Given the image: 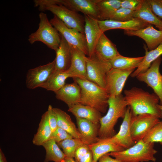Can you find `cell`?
<instances>
[{"mask_svg":"<svg viewBox=\"0 0 162 162\" xmlns=\"http://www.w3.org/2000/svg\"><path fill=\"white\" fill-rule=\"evenodd\" d=\"M124 94V98L133 115L149 114L162 118L158 106L159 99L155 94H150L137 87L125 90Z\"/></svg>","mask_w":162,"mask_h":162,"instance_id":"6da1fadb","label":"cell"},{"mask_svg":"<svg viewBox=\"0 0 162 162\" xmlns=\"http://www.w3.org/2000/svg\"><path fill=\"white\" fill-rule=\"evenodd\" d=\"M109 108L106 114L100 119L98 138L100 139L110 138L116 134L114 127L120 118H124L128 105L122 94L110 96Z\"/></svg>","mask_w":162,"mask_h":162,"instance_id":"7a4b0ae2","label":"cell"},{"mask_svg":"<svg viewBox=\"0 0 162 162\" xmlns=\"http://www.w3.org/2000/svg\"><path fill=\"white\" fill-rule=\"evenodd\" d=\"M73 79L81 88L80 104L95 108L100 112H105L110 97L106 89L87 79L78 78Z\"/></svg>","mask_w":162,"mask_h":162,"instance_id":"3957f363","label":"cell"},{"mask_svg":"<svg viewBox=\"0 0 162 162\" xmlns=\"http://www.w3.org/2000/svg\"><path fill=\"white\" fill-rule=\"evenodd\" d=\"M34 2V6L38 7L39 10L50 11L68 27L85 34L84 16L76 11L55 3L53 0H35Z\"/></svg>","mask_w":162,"mask_h":162,"instance_id":"277c9868","label":"cell"},{"mask_svg":"<svg viewBox=\"0 0 162 162\" xmlns=\"http://www.w3.org/2000/svg\"><path fill=\"white\" fill-rule=\"evenodd\" d=\"M154 143L146 142L142 140L133 146L123 151L109 153V155L122 162H155L154 157L157 151L154 148Z\"/></svg>","mask_w":162,"mask_h":162,"instance_id":"5b68a950","label":"cell"},{"mask_svg":"<svg viewBox=\"0 0 162 162\" xmlns=\"http://www.w3.org/2000/svg\"><path fill=\"white\" fill-rule=\"evenodd\" d=\"M39 16L40 22L38 28L29 36L28 41L31 44L37 41L41 42L56 51L60 43L61 35L49 20L46 14L41 12Z\"/></svg>","mask_w":162,"mask_h":162,"instance_id":"8992f818","label":"cell"},{"mask_svg":"<svg viewBox=\"0 0 162 162\" xmlns=\"http://www.w3.org/2000/svg\"><path fill=\"white\" fill-rule=\"evenodd\" d=\"M87 79L106 89L107 72L112 68L109 62L98 58L94 53L86 57Z\"/></svg>","mask_w":162,"mask_h":162,"instance_id":"52a82bcc","label":"cell"},{"mask_svg":"<svg viewBox=\"0 0 162 162\" xmlns=\"http://www.w3.org/2000/svg\"><path fill=\"white\" fill-rule=\"evenodd\" d=\"M50 21L70 45L78 48L88 56L87 43L85 34L68 27L55 15H54Z\"/></svg>","mask_w":162,"mask_h":162,"instance_id":"ba28073f","label":"cell"},{"mask_svg":"<svg viewBox=\"0 0 162 162\" xmlns=\"http://www.w3.org/2000/svg\"><path fill=\"white\" fill-rule=\"evenodd\" d=\"M160 121L159 118L149 114L133 115L130 123V132L133 140L135 142L142 140L149 130Z\"/></svg>","mask_w":162,"mask_h":162,"instance_id":"9c48e42d","label":"cell"},{"mask_svg":"<svg viewBox=\"0 0 162 162\" xmlns=\"http://www.w3.org/2000/svg\"><path fill=\"white\" fill-rule=\"evenodd\" d=\"M161 60V56L159 57L146 71L139 74L136 77L153 89L162 104V75L159 71Z\"/></svg>","mask_w":162,"mask_h":162,"instance_id":"30bf717a","label":"cell"},{"mask_svg":"<svg viewBox=\"0 0 162 162\" xmlns=\"http://www.w3.org/2000/svg\"><path fill=\"white\" fill-rule=\"evenodd\" d=\"M134 71V69H110L107 72L106 77V90L110 96L121 94L127 78Z\"/></svg>","mask_w":162,"mask_h":162,"instance_id":"8fae6325","label":"cell"},{"mask_svg":"<svg viewBox=\"0 0 162 162\" xmlns=\"http://www.w3.org/2000/svg\"><path fill=\"white\" fill-rule=\"evenodd\" d=\"M55 64L54 60L46 64L29 70L26 81L27 87L30 89L40 87L47 81L53 72Z\"/></svg>","mask_w":162,"mask_h":162,"instance_id":"7c38bea8","label":"cell"},{"mask_svg":"<svg viewBox=\"0 0 162 162\" xmlns=\"http://www.w3.org/2000/svg\"><path fill=\"white\" fill-rule=\"evenodd\" d=\"M132 116L131 110L128 106L118 133L110 138L104 139L117 144L125 149L134 145L136 142L133 140L130 132Z\"/></svg>","mask_w":162,"mask_h":162,"instance_id":"4fadbf2b","label":"cell"},{"mask_svg":"<svg viewBox=\"0 0 162 162\" xmlns=\"http://www.w3.org/2000/svg\"><path fill=\"white\" fill-rule=\"evenodd\" d=\"M124 33L128 36H136L142 39L149 51L155 49L162 43V31L156 29L151 25L138 30H124Z\"/></svg>","mask_w":162,"mask_h":162,"instance_id":"5bb4252c","label":"cell"},{"mask_svg":"<svg viewBox=\"0 0 162 162\" xmlns=\"http://www.w3.org/2000/svg\"><path fill=\"white\" fill-rule=\"evenodd\" d=\"M84 33L87 43L88 56L90 57L94 53L97 43L104 32L99 26L98 19L89 16L84 15Z\"/></svg>","mask_w":162,"mask_h":162,"instance_id":"9a60e30c","label":"cell"},{"mask_svg":"<svg viewBox=\"0 0 162 162\" xmlns=\"http://www.w3.org/2000/svg\"><path fill=\"white\" fill-rule=\"evenodd\" d=\"M98 22L101 29L104 33L107 31L115 29H121L125 31H136L144 28L150 25L136 18L125 21L108 20H98Z\"/></svg>","mask_w":162,"mask_h":162,"instance_id":"2e32d148","label":"cell"},{"mask_svg":"<svg viewBox=\"0 0 162 162\" xmlns=\"http://www.w3.org/2000/svg\"><path fill=\"white\" fill-rule=\"evenodd\" d=\"M98 0H54L71 10L82 13L98 20L97 3Z\"/></svg>","mask_w":162,"mask_h":162,"instance_id":"e0dca14e","label":"cell"},{"mask_svg":"<svg viewBox=\"0 0 162 162\" xmlns=\"http://www.w3.org/2000/svg\"><path fill=\"white\" fill-rule=\"evenodd\" d=\"M86 55L82 51L72 46L71 64L66 71L71 77L87 79Z\"/></svg>","mask_w":162,"mask_h":162,"instance_id":"ac0fdd59","label":"cell"},{"mask_svg":"<svg viewBox=\"0 0 162 162\" xmlns=\"http://www.w3.org/2000/svg\"><path fill=\"white\" fill-rule=\"evenodd\" d=\"M59 46L56 51V57L54 70L65 71L69 68L71 62L72 46L61 35Z\"/></svg>","mask_w":162,"mask_h":162,"instance_id":"d6986e66","label":"cell"},{"mask_svg":"<svg viewBox=\"0 0 162 162\" xmlns=\"http://www.w3.org/2000/svg\"><path fill=\"white\" fill-rule=\"evenodd\" d=\"M76 119L83 143L89 145L98 142L100 124H95L84 118H76Z\"/></svg>","mask_w":162,"mask_h":162,"instance_id":"ffe728a7","label":"cell"},{"mask_svg":"<svg viewBox=\"0 0 162 162\" xmlns=\"http://www.w3.org/2000/svg\"><path fill=\"white\" fill-rule=\"evenodd\" d=\"M55 93L56 98L64 102L69 108L80 104L81 89L79 85L74 81L72 83L65 84Z\"/></svg>","mask_w":162,"mask_h":162,"instance_id":"44dd1931","label":"cell"},{"mask_svg":"<svg viewBox=\"0 0 162 162\" xmlns=\"http://www.w3.org/2000/svg\"><path fill=\"white\" fill-rule=\"evenodd\" d=\"M94 54L99 58L110 62L120 54L116 45L102 34L95 46Z\"/></svg>","mask_w":162,"mask_h":162,"instance_id":"7402d4cb","label":"cell"},{"mask_svg":"<svg viewBox=\"0 0 162 162\" xmlns=\"http://www.w3.org/2000/svg\"><path fill=\"white\" fill-rule=\"evenodd\" d=\"M134 17L154 25L159 30L162 31V19L153 12L148 0H142L137 9L134 11Z\"/></svg>","mask_w":162,"mask_h":162,"instance_id":"603a6c76","label":"cell"},{"mask_svg":"<svg viewBox=\"0 0 162 162\" xmlns=\"http://www.w3.org/2000/svg\"><path fill=\"white\" fill-rule=\"evenodd\" d=\"M68 111L76 118H84L95 124H99L102 117L100 112L96 109L81 104L75 105L69 108Z\"/></svg>","mask_w":162,"mask_h":162,"instance_id":"cb8c5ba5","label":"cell"},{"mask_svg":"<svg viewBox=\"0 0 162 162\" xmlns=\"http://www.w3.org/2000/svg\"><path fill=\"white\" fill-rule=\"evenodd\" d=\"M88 146L93 155V162H97L100 157L106 154L125 149L118 145L105 139H99L97 142Z\"/></svg>","mask_w":162,"mask_h":162,"instance_id":"d4e9b609","label":"cell"},{"mask_svg":"<svg viewBox=\"0 0 162 162\" xmlns=\"http://www.w3.org/2000/svg\"><path fill=\"white\" fill-rule=\"evenodd\" d=\"M57 118L58 127L65 130L74 138L81 139V136L70 116L59 108H53Z\"/></svg>","mask_w":162,"mask_h":162,"instance_id":"484cf974","label":"cell"},{"mask_svg":"<svg viewBox=\"0 0 162 162\" xmlns=\"http://www.w3.org/2000/svg\"><path fill=\"white\" fill-rule=\"evenodd\" d=\"M52 133L46 111L41 116L37 132L32 140L33 143L38 146H42L50 139Z\"/></svg>","mask_w":162,"mask_h":162,"instance_id":"4316f807","label":"cell"},{"mask_svg":"<svg viewBox=\"0 0 162 162\" xmlns=\"http://www.w3.org/2000/svg\"><path fill=\"white\" fill-rule=\"evenodd\" d=\"M121 0H98L97 3L98 20H110L114 13L121 7Z\"/></svg>","mask_w":162,"mask_h":162,"instance_id":"83f0119b","label":"cell"},{"mask_svg":"<svg viewBox=\"0 0 162 162\" xmlns=\"http://www.w3.org/2000/svg\"><path fill=\"white\" fill-rule=\"evenodd\" d=\"M69 77H71L66 71L53 70L47 81L40 87L56 93L64 85L66 80Z\"/></svg>","mask_w":162,"mask_h":162,"instance_id":"f1b7e54d","label":"cell"},{"mask_svg":"<svg viewBox=\"0 0 162 162\" xmlns=\"http://www.w3.org/2000/svg\"><path fill=\"white\" fill-rule=\"evenodd\" d=\"M144 56L136 57H126L120 54L110 61L112 68L122 70H130L137 68Z\"/></svg>","mask_w":162,"mask_h":162,"instance_id":"f546056e","label":"cell"},{"mask_svg":"<svg viewBox=\"0 0 162 162\" xmlns=\"http://www.w3.org/2000/svg\"><path fill=\"white\" fill-rule=\"evenodd\" d=\"M162 55V43L155 49L149 51L146 50L145 55L142 61L136 69L131 74L133 77L146 71L153 62Z\"/></svg>","mask_w":162,"mask_h":162,"instance_id":"4dcf8cb0","label":"cell"},{"mask_svg":"<svg viewBox=\"0 0 162 162\" xmlns=\"http://www.w3.org/2000/svg\"><path fill=\"white\" fill-rule=\"evenodd\" d=\"M42 146L45 148L46 154L44 162L53 161L59 162L66 157L60 149L57 142L52 140H49Z\"/></svg>","mask_w":162,"mask_h":162,"instance_id":"1f68e13d","label":"cell"},{"mask_svg":"<svg viewBox=\"0 0 162 162\" xmlns=\"http://www.w3.org/2000/svg\"><path fill=\"white\" fill-rule=\"evenodd\" d=\"M62 148L66 156L74 158L76 149L80 146L84 144L80 139L73 138L65 140L57 143Z\"/></svg>","mask_w":162,"mask_h":162,"instance_id":"d6a6232c","label":"cell"},{"mask_svg":"<svg viewBox=\"0 0 162 162\" xmlns=\"http://www.w3.org/2000/svg\"><path fill=\"white\" fill-rule=\"evenodd\" d=\"M142 140L146 142H158L162 145V121L152 127Z\"/></svg>","mask_w":162,"mask_h":162,"instance_id":"836d02e7","label":"cell"},{"mask_svg":"<svg viewBox=\"0 0 162 162\" xmlns=\"http://www.w3.org/2000/svg\"><path fill=\"white\" fill-rule=\"evenodd\" d=\"M134 11L120 7L110 17V20L118 21H125L133 19Z\"/></svg>","mask_w":162,"mask_h":162,"instance_id":"e575fe53","label":"cell"},{"mask_svg":"<svg viewBox=\"0 0 162 162\" xmlns=\"http://www.w3.org/2000/svg\"><path fill=\"white\" fill-rule=\"evenodd\" d=\"M74 138L65 130L58 127L52 132L50 140H52L57 143L66 139Z\"/></svg>","mask_w":162,"mask_h":162,"instance_id":"d590c367","label":"cell"},{"mask_svg":"<svg viewBox=\"0 0 162 162\" xmlns=\"http://www.w3.org/2000/svg\"><path fill=\"white\" fill-rule=\"evenodd\" d=\"M47 111L49 123L52 132L58 127L57 116L53 108L50 105H49Z\"/></svg>","mask_w":162,"mask_h":162,"instance_id":"8d00e7d4","label":"cell"},{"mask_svg":"<svg viewBox=\"0 0 162 162\" xmlns=\"http://www.w3.org/2000/svg\"><path fill=\"white\" fill-rule=\"evenodd\" d=\"M154 14L162 19V0H148Z\"/></svg>","mask_w":162,"mask_h":162,"instance_id":"74e56055","label":"cell"},{"mask_svg":"<svg viewBox=\"0 0 162 162\" xmlns=\"http://www.w3.org/2000/svg\"><path fill=\"white\" fill-rule=\"evenodd\" d=\"M142 0H121V7L135 11L137 9Z\"/></svg>","mask_w":162,"mask_h":162,"instance_id":"f35d334b","label":"cell"},{"mask_svg":"<svg viewBox=\"0 0 162 162\" xmlns=\"http://www.w3.org/2000/svg\"><path fill=\"white\" fill-rule=\"evenodd\" d=\"M90 150L88 145L84 144L79 146L75 151L74 158L76 162Z\"/></svg>","mask_w":162,"mask_h":162,"instance_id":"ab89813d","label":"cell"},{"mask_svg":"<svg viewBox=\"0 0 162 162\" xmlns=\"http://www.w3.org/2000/svg\"><path fill=\"white\" fill-rule=\"evenodd\" d=\"M98 162H122L111 157L109 153L106 154L100 158Z\"/></svg>","mask_w":162,"mask_h":162,"instance_id":"60d3db41","label":"cell"},{"mask_svg":"<svg viewBox=\"0 0 162 162\" xmlns=\"http://www.w3.org/2000/svg\"><path fill=\"white\" fill-rule=\"evenodd\" d=\"M78 162H93V155L91 150L84 155Z\"/></svg>","mask_w":162,"mask_h":162,"instance_id":"b9f144b4","label":"cell"},{"mask_svg":"<svg viewBox=\"0 0 162 162\" xmlns=\"http://www.w3.org/2000/svg\"><path fill=\"white\" fill-rule=\"evenodd\" d=\"M0 162H7L6 158L1 148L0 149Z\"/></svg>","mask_w":162,"mask_h":162,"instance_id":"7bdbcfd3","label":"cell"},{"mask_svg":"<svg viewBox=\"0 0 162 162\" xmlns=\"http://www.w3.org/2000/svg\"><path fill=\"white\" fill-rule=\"evenodd\" d=\"M59 162H76L74 158H69L66 156L62 161Z\"/></svg>","mask_w":162,"mask_h":162,"instance_id":"ee69618b","label":"cell"},{"mask_svg":"<svg viewBox=\"0 0 162 162\" xmlns=\"http://www.w3.org/2000/svg\"><path fill=\"white\" fill-rule=\"evenodd\" d=\"M158 107L160 110L161 112V114L162 115V104L158 105Z\"/></svg>","mask_w":162,"mask_h":162,"instance_id":"f6af8a7d","label":"cell"}]
</instances>
